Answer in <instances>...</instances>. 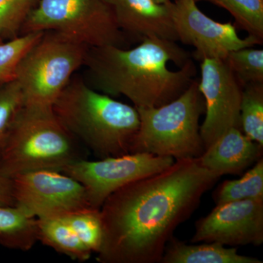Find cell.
I'll use <instances>...</instances> for the list:
<instances>
[{
    "instance_id": "obj_3",
    "label": "cell",
    "mask_w": 263,
    "mask_h": 263,
    "mask_svg": "<svg viewBox=\"0 0 263 263\" xmlns=\"http://www.w3.org/2000/svg\"><path fill=\"white\" fill-rule=\"evenodd\" d=\"M52 109L67 130L99 158L130 153L140 126L136 107L72 77Z\"/></svg>"
},
{
    "instance_id": "obj_11",
    "label": "cell",
    "mask_w": 263,
    "mask_h": 263,
    "mask_svg": "<svg viewBox=\"0 0 263 263\" xmlns=\"http://www.w3.org/2000/svg\"><path fill=\"white\" fill-rule=\"evenodd\" d=\"M173 19L178 41L193 46L194 57L200 61L206 58L224 60L230 52L262 44L254 36L240 37L230 22L221 23L209 18L195 0L173 2Z\"/></svg>"
},
{
    "instance_id": "obj_12",
    "label": "cell",
    "mask_w": 263,
    "mask_h": 263,
    "mask_svg": "<svg viewBox=\"0 0 263 263\" xmlns=\"http://www.w3.org/2000/svg\"><path fill=\"white\" fill-rule=\"evenodd\" d=\"M191 242H216L230 247L262 245L263 199L216 205L196 221Z\"/></svg>"
},
{
    "instance_id": "obj_6",
    "label": "cell",
    "mask_w": 263,
    "mask_h": 263,
    "mask_svg": "<svg viewBox=\"0 0 263 263\" xmlns=\"http://www.w3.org/2000/svg\"><path fill=\"white\" fill-rule=\"evenodd\" d=\"M89 47L60 33L44 32L24 55L15 81L24 106L52 108L76 71L84 65Z\"/></svg>"
},
{
    "instance_id": "obj_8",
    "label": "cell",
    "mask_w": 263,
    "mask_h": 263,
    "mask_svg": "<svg viewBox=\"0 0 263 263\" xmlns=\"http://www.w3.org/2000/svg\"><path fill=\"white\" fill-rule=\"evenodd\" d=\"M174 158L148 153H129L98 161L83 159L63 173L82 183L90 205L100 209L111 194L128 183L162 172L174 163Z\"/></svg>"
},
{
    "instance_id": "obj_18",
    "label": "cell",
    "mask_w": 263,
    "mask_h": 263,
    "mask_svg": "<svg viewBox=\"0 0 263 263\" xmlns=\"http://www.w3.org/2000/svg\"><path fill=\"white\" fill-rule=\"evenodd\" d=\"M213 199L216 205L263 199L262 157L240 179L223 181L213 193Z\"/></svg>"
},
{
    "instance_id": "obj_9",
    "label": "cell",
    "mask_w": 263,
    "mask_h": 263,
    "mask_svg": "<svg viewBox=\"0 0 263 263\" xmlns=\"http://www.w3.org/2000/svg\"><path fill=\"white\" fill-rule=\"evenodd\" d=\"M15 205L37 219L92 208L82 183L63 172L31 171L12 178Z\"/></svg>"
},
{
    "instance_id": "obj_7",
    "label": "cell",
    "mask_w": 263,
    "mask_h": 263,
    "mask_svg": "<svg viewBox=\"0 0 263 263\" xmlns=\"http://www.w3.org/2000/svg\"><path fill=\"white\" fill-rule=\"evenodd\" d=\"M53 31L89 48H125L127 35L105 0H40L21 35Z\"/></svg>"
},
{
    "instance_id": "obj_25",
    "label": "cell",
    "mask_w": 263,
    "mask_h": 263,
    "mask_svg": "<svg viewBox=\"0 0 263 263\" xmlns=\"http://www.w3.org/2000/svg\"><path fill=\"white\" fill-rule=\"evenodd\" d=\"M23 107V94L16 81L0 87V157L15 119Z\"/></svg>"
},
{
    "instance_id": "obj_21",
    "label": "cell",
    "mask_w": 263,
    "mask_h": 263,
    "mask_svg": "<svg viewBox=\"0 0 263 263\" xmlns=\"http://www.w3.org/2000/svg\"><path fill=\"white\" fill-rule=\"evenodd\" d=\"M43 33H27L0 43V87L15 80L21 60Z\"/></svg>"
},
{
    "instance_id": "obj_27",
    "label": "cell",
    "mask_w": 263,
    "mask_h": 263,
    "mask_svg": "<svg viewBox=\"0 0 263 263\" xmlns=\"http://www.w3.org/2000/svg\"><path fill=\"white\" fill-rule=\"evenodd\" d=\"M156 3H160V4L171 5L173 2L171 0H155Z\"/></svg>"
},
{
    "instance_id": "obj_28",
    "label": "cell",
    "mask_w": 263,
    "mask_h": 263,
    "mask_svg": "<svg viewBox=\"0 0 263 263\" xmlns=\"http://www.w3.org/2000/svg\"><path fill=\"white\" fill-rule=\"evenodd\" d=\"M196 3H198V2H209V3H212L213 4L215 5V0H195Z\"/></svg>"
},
{
    "instance_id": "obj_16",
    "label": "cell",
    "mask_w": 263,
    "mask_h": 263,
    "mask_svg": "<svg viewBox=\"0 0 263 263\" xmlns=\"http://www.w3.org/2000/svg\"><path fill=\"white\" fill-rule=\"evenodd\" d=\"M37 241V218L15 205H0V245L27 252Z\"/></svg>"
},
{
    "instance_id": "obj_15",
    "label": "cell",
    "mask_w": 263,
    "mask_h": 263,
    "mask_svg": "<svg viewBox=\"0 0 263 263\" xmlns=\"http://www.w3.org/2000/svg\"><path fill=\"white\" fill-rule=\"evenodd\" d=\"M160 263H262L255 257L241 255L235 248L216 242L186 245L173 236L169 240Z\"/></svg>"
},
{
    "instance_id": "obj_2",
    "label": "cell",
    "mask_w": 263,
    "mask_h": 263,
    "mask_svg": "<svg viewBox=\"0 0 263 263\" xmlns=\"http://www.w3.org/2000/svg\"><path fill=\"white\" fill-rule=\"evenodd\" d=\"M84 65L102 92L126 97L136 108L173 101L197 74L189 52L176 41L159 37L144 38L133 48H89Z\"/></svg>"
},
{
    "instance_id": "obj_29",
    "label": "cell",
    "mask_w": 263,
    "mask_h": 263,
    "mask_svg": "<svg viewBox=\"0 0 263 263\" xmlns=\"http://www.w3.org/2000/svg\"><path fill=\"white\" fill-rule=\"evenodd\" d=\"M2 42H3V41H1V40H0V43H2Z\"/></svg>"
},
{
    "instance_id": "obj_24",
    "label": "cell",
    "mask_w": 263,
    "mask_h": 263,
    "mask_svg": "<svg viewBox=\"0 0 263 263\" xmlns=\"http://www.w3.org/2000/svg\"><path fill=\"white\" fill-rule=\"evenodd\" d=\"M40 0H0V40L9 41L21 35L29 15Z\"/></svg>"
},
{
    "instance_id": "obj_13",
    "label": "cell",
    "mask_w": 263,
    "mask_h": 263,
    "mask_svg": "<svg viewBox=\"0 0 263 263\" xmlns=\"http://www.w3.org/2000/svg\"><path fill=\"white\" fill-rule=\"evenodd\" d=\"M113 10L119 28L139 41L159 37L178 41L173 19V3L160 4L155 0H105Z\"/></svg>"
},
{
    "instance_id": "obj_4",
    "label": "cell",
    "mask_w": 263,
    "mask_h": 263,
    "mask_svg": "<svg viewBox=\"0 0 263 263\" xmlns=\"http://www.w3.org/2000/svg\"><path fill=\"white\" fill-rule=\"evenodd\" d=\"M83 159L79 141L62 125L53 109L24 106L0 157V173L12 179L42 170L63 172Z\"/></svg>"
},
{
    "instance_id": "obj_22",
    "label": "cell",
    "mask_w": 263,
    "mask_h": 263,
    "mask_svg": "<svg viewBox=\"0 0 263 263\" xmlns=\"http://www.w3.org/2000/svg\"><path fill=\"white\" fill-rule=\"evenodd\" d=\"M224 62L242 86L263 83V50L251 47L230 52Z\"/></svg>"
},
{
    "instance_id": "obj_1",
    "label": "cell",
    "mask_w": 263,
    "mask_h": 263,
    "mask_svg": "<svg viewBox=\"0 0 263 263\" xmlns=\"http://www.w3.org/2000/svg\"><path fill=\"white\" fill-rule=\"evenodd\" d=\"M220 178L200 159H185L114 192L100 208L103 235L97 260L160 263L175 230Z\"/></svg>"
},
{
    "instance_id": "obj_17",
    "label": "cell",
    "mask_w": 263,
    "mask_h": 263,
    "mask_svg": "<svg viewBox=\"0 0 263 263\" xmlns=\"http://www.w3.org/2000/svg\"><path fill=\"white\" fill-rule=\"evenodd\" d=\"M37 219L38 241L73 260H89L92 252L62 218Z\"/></svg>"
},
{
    "instance_id": "obj_26",
    "label": "cell",
    "mask_w": 263,
    "mask_h": 263,
    "mask_svg": "<svg viewBox=\"0 0 263 263\" xmlns=\"http://www.w3.org/2000/svg\"><path fill=\"white\" fill-rule=\"evenodd\" d=\"M0 205H15L12 179L0 173Z\"/></svg>"
},
{
    "instance_id": "obj_10",
    "label": "cell",
    "mask_w": 263,
    "mask_h": 263,
    "mask_svg": "<svg viewBox=\"0 0 263 263\" xmlns=\"http://www.w3.org/2000/svg\"><path fill=\"white\" fill-rule=\"evenodd\" d=\"M200 75L198 86L205 101V117L200 133L205 150L231 128L242 130L243 86L223 60L203 59Z\"/></svg>"
},
{
    "instance_id": "obj_23",
    "label": "cell",
    "mask_w": 263,
    "mask_h": 263,
    "mask_svg": "<svg viewBox=\"0 0 263 263\" xmlns=\"http://www.w3.org/2000/svg\"><path fill=\"white\" fill-rule=\"evenodd\" d=\"M215 5L228 10L237 26L263 41V0H215Z\"/></svg>"
},
{
    "instance_id": "obj_20",
    "label": "cell",
    "mask_w": 263,
    "mask_h": 263,
    "mask_svg": "<svg viewBox=\"0 0 263 263\" xmlns=\"http://www.w3.org/2000/svg\"><path fill=\"white\" fill-rule=\"evenodd\" d=\"M60 218L70 227L86 248L92 253H98L103 235L100 209L87 208Z\"/></svg>"
},
{
    "instance_id": "obj_5",
    "label": "cell",
    "mask_w": 263,
    "mask_h": 263,
    "mask_svg": "<svg viewBox=\"0 0 263 263\" xmlns=\"http://www.w3.org/2000/svg\"><path fill=\"white\" fill-rule=\"evenodd\" d=\"M195 79L179 98L156 108H137L140 126L130 153H148L175 160L199 158L205 151L200 118L205 101Z\"/></svg>"
},
{
    "instance_id": "obj_19",
    "label": "cell",
    "mask_w": 263,
    "mask_h": 263,
    "mask_svg": "<svg viewBox=\"0 0 263 263\" xmlns=\"http://www.w3.org/2000/svg\"><path fill=\"white\" fill-rule=\"evenodd\" d=\"M240 114L243 134L263 146V83L243 86Z\"/></svg>"
},
{
    "instance_id": "obj_14",
    "label": "cell",
    "mask_w": 263,
    "mask_h": 263,
    "mask_svg": "<svg viewBox=\"0 0 263 263\" xmlns=\"http://www.w3.org/2000/svg\"><path fill=\"white\" fill-rule=\"evenodd\" d=\"M263 146L249 139L238 128H231L204 151L200 163L211 172L240 175L262 157Z\"/></svg>"
}]
</instances>
